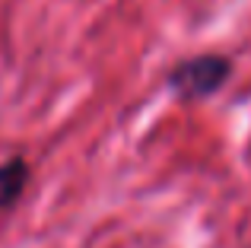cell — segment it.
<instances>
[{
	"label": "cell",
	"mask_w": 251,
	"mask_h": 248,
	"mask_svg": "<svg viewBox=\"0 0 251 248\" xmlns=\"http://www.w3.org/2000/svg\"><path fill=\"white\" fill-rule=\"evenodd\" d=\"M229 76H232V61L226 54H194L172 67L169 89L184 102L210 99L229 83Z\"/></svg>",
	"instance_id": "cell-1"
},
{
	"label": "cell",
	"mask_w": 251,
	"mask_h": 248,
	"mask_svg": "<svg viewBox=\"0 0 251 248\" xmlns=\"http://www.w3.org/2000/svg\"><path fill=\"white\" fill-rule=\"evenodd\" d=\"M29 162L23 156H10L6 162H0V213H6L19 200V194L29 185Z\"/></svg>",
	"instance_id": "cell-2"
}]
</instances>
